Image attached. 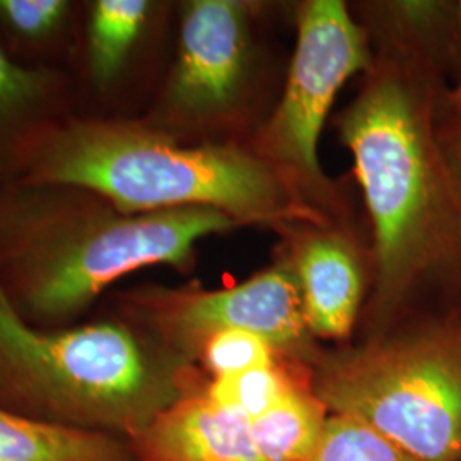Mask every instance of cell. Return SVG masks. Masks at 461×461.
<instances>
[{
  "label": "cell",
  "instance_id": "cell-1",
  "mask_svg": "<svg viewBox=\"0 0 461 461\" xmlns=\"http://www.w3.org/2000/svg\"><path fill=\"white\" fill-rule=\"evenodd\" d=\"M364 74L339 133L373 222L367 339L409 314L461 310V207L436 137L447 70L388 38Z\"/></svg>",
  "mask_w": 461,
  "mask_h": 461
},
{
  "label": "cell",
  "instance_id": "cell-2",
  "mask_svg": "<svg viewBox=\"0 0 461 461\" xmlns=\"http://www.w3.org/2000/svg\"><path fill=\"white\" fill-rule=\"evenodd\" d=\"M21 180L86 188L125 214L205 207L240 226L327 224L251 149L183 142L156 125L116 120L47 123L14 150Z\"/></svg>",
  "mask_w": 461,
  "mask_h": 461
},
{
  "label": "cell",
  "instance_id": "cell-3",
  "mask_svg": "<svg viewBox=\"0 0 461 461\" xmlns=\"http://www.w3.org/2000/svg\"><path fill=\"white\" fill-rule=\"evenodd\" d=\"M238 226L205 207L125 214L86 188L17 183L0 194V285L32 325L67 329L116 280L188 268L202 240Z\"/></svg>",
  "mask_w": 461,
  "mask_h": 461
},
{
  "label": "cell",
  "instance_id": "cell-4",
  "mask_svg": "<svg viewBox=\"0 0 461 461\" xmlns=\"http://www.w3.org/2000/svg\"><path fill=\"white\" fill-rule=\"evenodd\" d=\"M205 381L127 318L40 329L0 285V409L131 441Z\"/></svg>",
  "mask_w": 461,
  "mask_h": 461
},
{
  "label": "cell",
  "instance_id": "cell-5",
  "mask_svg": "<svg viewBox=\"0 0 461 461\" xmlns=\"http://www.w3.org/2000/svg\"><path fill=\"white\" fill-rule=\"evenodd\" d=\"M330 413L361 420L419 461H461V310L409 314L308 366Z\"/></svg>",
  "mask_w": 461,
  "mask_h": 461
},
{
  "label": "cell",
  "instance_id": "cell-6",
  "mask_svg": "<svg viewBox=\"0 0 461 461\" xmlns=\"http://www.w3.org/2000/svg\"><path fill=\"white\" fill-rule=\"evenodd\" d=\"M371 62L367 36L344 2H306L282 98L249 148L330 219L340 202L320 165V135L339 91Z\"/></svg>",
  "mask_w": 461,
  "mask_h": 461
},
{
  "label": "cell",
  "instance_id": "cell-7",
  "mask_svg": "<svg viewBox=\"0 0 461 461\" xmlns=\"http://www.w3.org/2000/svg\"><path fill=\"white\" fill-rule=\"evenodd\" d=\"M123 318L195 364L215 333L260 335L289 363L310 366L321 350L306 325L294 272L284 260L226 289L146 287L123 296Z\"/></svg>",
  "mask_w": 461,
  "mask_h": 461
},
{
  "label": "cell",
  "instance_id": "cell-8",
  "mask_svg": "<svg viewBox=\"0 0 461 461\" xmlns=\"http://www.w3.org/2000/svg\"><path fill=\"white\" fill-rule=\"evenodd\" d=\"M248 67L247 4L238 0L186 2L176 59L159 104L161 123L180 132L219 125L241 101Z\"/></svg>",
  "mask_w": 461,
  "mask_h": 461
},
{
  "label": "cell",
  "instance_id": "cell-9",
  "mask_svg": "<svg viewBox=\"0 0 461 461\" xmlns=\"http://www.w3.org/2000/svg\"><path fill=\"white\" fill-rule=\"evenodd\" d=\"M285 255L303 299L306 325L316 340L346 342L359 321L367 289V268L357 245L327 224L284 230Z\"/></svg>",
  "mask_w": 461,
  "mask_h": 461
},
{
  "label": "cell",
  "instance_id": "cell-10",
  "mask_svg": "<svg viewBox=\"0 0 461 461\" xmlns=\"http://www.w3.org/2000/svg\"><path fill=\"white\" fill-rule=\"evenodd\" d=\"M205 383L131 439L137 461H260L253 420L217 403Z\"/></svg>",
  "mask_w": 461,
  "mask_h": 461
},
{
  "label": "cell",
  "instance_id": "cell-11",
  "mask_svg": "<svg viewBox=\"0 0 461 461\" xmlns=\"http://www.w3.org/2000/svg\"><path fill=\"white\" fill-rule=\"evenodd\" d=\"M0 461H137L120 436L66 428L0 409Z\"/></svg>",
  "mask_w": 461,
  "mask_h": 461
},
{
  "label": "cell",
  "instance_id": "cell-12",
  "mask_svg": "<svg viewBox=\"0 0 461 461\" xmlns=\"http://www.w3.org/2000/svg\"><path fill=\"white\" fill-rule=\"evenodd\" d=\"M154 4L148 0H96L87 14V70L98 87L120 79L146 32Z\"/></svg>",
  "mask_w": 461,
  "mask_h": 461
},
{
  "label": "cell",
  "instance_id": "cell-13",
  "mask_svg": "<svg viewBox=\"0 0 461 461\" xmlns=\"http://www.w3.org/2000/svg\"><path fill=\"white\" fill-rule=\"evenodd\" d=\"M330 412L314 395L312 381L301 384L270 412L253 420L260 461H306L313 455Z\"/></svg>",
  "mask_w": 461,
  "mask_h": 461
},
{
  "label": "cell",
  "instance_id": "cell-14",
  "mask_svg": "<svg viewBox=\"0 0 461 461\" xmlns=\"http://www.w3.org/2000/svg\"><path fill=\"white\" fill-rule=\"evenodd\" d=\"M57 91V79L47 68H33L13 60L0 49V144L17 146L45 127L40 116Z\"/></svg>",
  "mask_w": 461,
  "mask_h": 461
},
{
  "label": "cell",
  "instance_id": "cell-15",
  "mask_svg": "<svg viewBox=\"0 0 461 461\" xmlns=\"http://www.w3.org/2000/svg\"><path fill=\"white\" fill-rule=\"evenodd\" d=\"M308 381L310 369L306 366L280 361L234 376L207 378L205 393L217 403L232 407L255 420L276 409Z\"/></svg>",
  "mask_w": 461,
  "mask_h": 461
},
{
  "label": "cell",
  "instance_id": "cell-16",
  "mask_svg": "<svg viewBox=\"0 0 461 461\" xmlns=\"http://www.w3.org/2000/svg\"><path fill=\"white\" fill-rule=\"evenodd\" d=\"M306 461H419L361 420L330 413L323 436Z\"/></svg>",
  "mask_w": 461,
  "mask_h": 461
},
{
  "label": "cell",
  "instance_id": "cell-17",
  "mask_svg": "<svg viewBox=\"0 0 461 461\" xmlns=\"http://www.w3.org/2000/svg\"><path fill=\"white\" fill-rule=\"evenodd\" d=\"M285 361L260 335L245 330H226L207 339L195 356V364L209 379L226 378L251 369Z\"/></svg>",
  "mask_w": 461,
  "mask_h": 461
},
{
  "label": "cell",
  "instance_id": "cell-18",
  "mask_svg": "<svg viewBox=\"0 0 461 461\" xmlns=\"http://www.w3.org/2000/svg\"><path fill=\"white\" fill-rule=\"evenodd\" d=\"M68 0H0V28L26 43H45L66 30Z\"/></svg>",
  "mask_w": 461,
  "mask_h": 461
},
{
  "label": "cell",
  "instance_id": "cell-19",
  "mask_svg": "<svg viewBox=\"0 0 461 461\" xmlns=\"http://www.w3.org/2000/svg\"><path fill=\"white\" fill-rule=\"evenodd\" d=\"M436 137L461 207V87H451L436 115Z\"/></svg>",
  "mask_w": 461,
  "mask_h": 461
},
{
  "label": "cell",
  "instance_id": "cell-20",
  "mask_svg": "<svg viewBox=\"0 0 461 461\" xmlns=\"http://www.w3.org/2000/svg\"><path fill=\"white\" fill-rule=\"evenodd\" d=\"M456 4H458V72H456V81L453 84V87L461 86V0Z\"/></svg>",
  "mask_w": 461,
  "mask_h": 461
},
{
  "label": "cell",
  "instance_id": "cell-21",
  "mask_svg": "<svg viewBox=\"0 0 461 461\" xmlns=\"http://www.w3.org/2000/svg\"><path fill=\"white\" fill-rule=\"evenodd\" d=\"M460 87H461V86H460Z\"/></svg>",
  "mask_w": 461,
  "mask_h": 461
}]
</instances>
